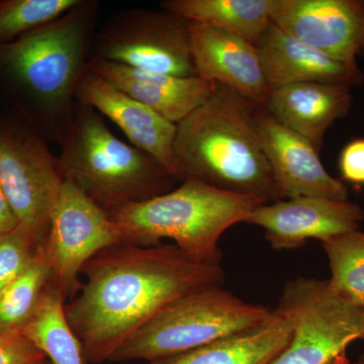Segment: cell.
<instances>
[{"mask_svg":"<svg viewBox=\"0 0 364 364\" xmlns=\"http://www.w3.org/2000/svg\"><path fill=\"white\" fill-rule=\"evenodd\" d=\"M291 321L275 309L269 322L150 364H272L291 338Z\"/></svg>","mask_w":364,"mask_h":364,"instance_id":"d6986e66","label":"cell"},{"mask_svg":"<svg viewBox=\"0 0 364 364\" xmlns=\"http://www.w3.org/2000/svg\"><path fill=\"white\" fill-rule=\"evenodd\" d=\"M351 88L306 82L270 91L265 109L277 122L310 140L318 151L328 130L350 112Z\"/></svg>","mask_w":364,"mask_h":364,"instance_id":"ac0fdd59","label":"cell"},{"mask_svg":"<svg viewBox=\"0 0 364 364\" xmlns=\"http://www.w3.org/2000/svg\"><path fill=\"white\" fill-rule=\"evenodd\" d=\"M331 269L330 287L338 298L364 306V232L355 230L322 243Z\"/></svg>","mask_w":364,"mask_h":364,"instance_id":"603a6c76","label":"cell"},{"mask_svg":"<svg viewBox=\"0 0 364 364\" xmlns=\"http://www.w3.org/2000/svg\"><path fill=\"white\" fill-rule=\"evenodd\" d=\"M65 298L58 287L50 282L21 334L52 364H83L82 346L67 318Z\"/></svg>","mask_w":364,"mask_h":364,"instance_id":"44dd1931","label":"cell"},{"mask_svg":"<svg viewBox=\"0 0 364 364\" xmlns=\"http://www.w3.org/2000/svg\"><path fill=\"white\" fill-rule=\"evenodd\" d=\"M87 68L176 124L202 105L217 85L198 76L177 77L100 59L88 60Z\"/></svg>","mask_w":364,"mask_h":364,"instance_id":"e0dca14e","label":"cell"},{"mask_svg":"<svg viewBox=\"0 0 364 364\" xmlns=\"http://www.w3.org/2000/svg\"><path fill=\"white\" fill-rule=\"evenodd\" d=\"M274 310L223 289H196L172 301L122 345L111 361L154 363L267 324Z\"/></svg>","mask_w":364,"mask_h":364,"instance_id":"8992f818","label":"cell"},{"mask_svg":"<svg viewBox=\"0 0 364 364\" xmlns=\"http://www.w3.org/2000/svg\"><path fill=\"white\" fill-rule=\"evenodd\" d=\"M252 119L258 140L284 198L322 196L349 200L344 182L334 178L318 157L317 147L277 122L263 107H253Z\"/></svg>","mask_w":364,"mask_h":364,"instance_id":"7c38bea8","label":"cell"},{"mask_svg":"<svg viewBox=\"0 0 364 364\" xmlns=\"http://www.w3.org/2000/svg\"><path fill=\"white\" fill-rule=\"evenodd\" d=\"M363 339H364V334H363Z\"/></svg>","mask_w":364,"mask_h":364,"instance_id":"4dcf8cb0","label":"cell"},{"mask_svg":"<svg viewBox=\"0 0 364 364\" xmlns=\"http://www.w3.org/2000/svg\"><path fill=\"white\" fill-rule=\"evenodd\" d=\"M264 203L253 196L186 179L176 189L127 203L109 215L119 228L123 244L153 246L161 239H171L189 257L220 264L222 235L230 227L246 222Z\"/></svg>","mask_w":364,"mask_h":364,"instance_id":"277c9868","label":"cell"},{"mask_svg":"<svg viewBox=\"0 0 364 364\" xmlns=\"http://www.w3.org/2000/svg\"><path fill=\"white\" fill-rule=\"evenodd\" d=\"M360 56H363L364 57V44L363 46V48H361V51H360Z\"/></svg>","mask_w":364,"mask_h":364,"instance_id":"f546056e","label":"cell"},{"mask_svg":"<svg viewBox=\"0 0 364 364\" xmlns=\"http://www.w3.org/2000/svg\"><path fill=\"white\" fill-rule=\"evenodd\" d=\"M364 210L349 200L322 196H298L264 203L255 208L245 223L261 227L275 250H291L310 239L322 243L360 227Z\"/></svg>","mask_w":364,"mask_h":364,"instance_id":"4fadbf2b","label":"cell"},{"mask_svg":"<svg viewBox=\"0 0 364 364\" xmlns=\"http://www.w3.org/2000/svg\"><path fill=\"white\" fill-rule=\"evenodd\" d=\"M90 59L177 77L198 76L189 21L164 9H132L112 16L95 33Z\"/></svg>","mask_w":364,"mask_h":364,"instance_id":"9c48e42d","label":"cell"},{"mask_svg":"<svg viewBox=\"0 0 364 364\" xmlns=\"http://www.w3.org/2000/svg\"><path fill=\"white\" fill-rule=\"evenodd\" d=\"M189 38L198 77L226 86L253 107H265L270 90L255 45L196 23H189Z\"/></svg>","mask_w":364,"mask_h":364,"instance_id":"9a60e30c","label":"cell"},{"mask_svg":"<svg viewBox=\"0 0 364 364\" xmlns=\"http://www.w3.org/2000/svg\"><path fill=\"white\" fill-rule=\"evenodd\" d=\"M100 4L80 0L57 20L0 44V100L46 141L70 119L87 66Z\"/></svg>","mask_w":364,"mask_h":364,"instance_id":"7a4b0ae2","label":"cell"},{"mask_svg":"<svg viewBox=\"0 0 364 364\" xmlns=\"http://www.w3.org/2000/svg\"><path fill=\"white\" fill-rule=\"evenodd\" d=\"M270 16L301 42L358 64L364 44V0H270Z\"/></svg>","mask_w":364,"mask_h":364,"instance_id":"8fae6325","label":"cell"},{"mask_svg":"<svg viewBox=\"0 0 364 364\" xmlns=\"http://www.w3.org/2000/svg\"><path fill=\"white\" fill-rule=\"evenodd\" d=\"M47 141L9 107H0V188L20 226L44 245L63 183Z\"/></svg>","mask_w":364,"mask_h":364,"instance_id":"52a82bcc","label":"cell"},{"mask_svg":"<svg viewBox=\"0 0 364 364\" xmlns=\"http://www.w3.org/2000/svg\"><path fill=\"white\" fill-rule=\"evenodd\" d=\"M337 364H364V355L360 356V358H359L358 360L354 361L353 363H349V361H347V359L345 358L344 360L340 361V363Z\"/></svg>","mask_w":364,"mask_h":364,"instance_id":"f1b7e54d","label":"cell"},{"mask_svg":"<svg viewBox=\"0 0 364 364\" xmlns=\"http://www.w3.org/2000/svg\"><path fill=\"white\" fill-rule=\"evenodd\" d=\"M162 9L257 44L272 23L270 0H165Z\"/></svg>","mask_w":364,"mask_h":364,"instance_id":"ffe728a7","label":"cell"},{"mask_svg":"<svg viewBox=\"0 0 364 364\" xmlns=\"http://www.w3.org/2000/svg\"><path fill=\"white\" fill-rule=\"evenodd\" d=\"M46 358L23 335L0 332V364H43Z\"/></svg>","mask_w":364,"mask_h":364,"instance_id":"484cf974","label":"cell"},{"mask_svg":"<svg viewBox=\"0 0 364 364\" xmlns=\"http://www.w3.org/2000/svg\"><path fill=\"white\" fill-rule=\"evenodd\" d=\"M339 171L342 181L364 188V138L351 140L339 155Z\"/></svg>","mask_w":364,"mask_h":364,"instance_id":"4316f807","label":"cell"},{"mask_svg":"<svg viewBox=\"0 0 364 364\" xmlns=\"http://www.w3.org/2000/svg\"><path fill=\"white\" fill-rule=\"evenodd\" d=\"M58 144L64 178L107 213L163 195L177 181L155 158L117 138L100 112L77 102Z\"/></svg>","mask_w":364,"mask_h":364,"instance_id":"5b68a950","label":"cell"},{"mask_svg":"<svg viewBox=\"0 0 364 364\" xmlns=\"http://www.w3.org/2000/svg\"><path fill=\"white\" fill-rule=\"evenodd\" d=\"M43 364H44V363H43Z\"/></svg>","mask_w":364,"mask_h":364,"instance_id":"1f68e13d","label":"cell"},{"mask_svg":"<svg viewBox=\"0 0 364 364\" xmlns=\"http://www.w3.org/2000/svg\"><path fill=\"white\" fill-rule=\"evenodd\" d=\"M51 277L44 245H41L26 272L0 291V332L21 334Z\"/></svg>","mask_w":364,"mask_h":364,"instance_id":"7402d4cb","label":"cell"},{"mask_svg":"<svg viewBox=\"0 0 364 364\" xmlns=\"http://www.w3.org/2000/svg\"><path fill=\"white\" fill-rule=\"evenodd\" d=\"M39 246L21 226L0 238V291L26 272Z\"/></svg>","mask_w":364,"mask_h":364,"instance_id":"d4e9b609","label":"cell"},{"mask_svg":"<svg viewBox=\"0 0 364 364\" xmlns=\"http://www.w3.org/2000/svg\"><path fill=\"white\" fill-rule=\"evenodd\" d=\"M80 0H0V44L51 23Z\"/></svg>","mask_w":364,"mask_h":364,"instance_id":"cb8c5ba5","label":"cell"},{"mask_svg":"<svg viewBox=\"0 0 364 364\" xmlns=\"http://www.w3.org/2000/svg\"><path fill=\"white\" fill-rule=\"evenodd\" d=\"M75 100L109 117L126 134L132 145L155 158L178 179L174 154L177 124L119 90L87 66L76 87Z\"/></svg>","mask_w":364,"mask_h":364,"instance_id":"5bb4252c","label":"cell"},{"mask_svg":"<svg viewBox=\"0 0 364 364\" xmlns=\"http://www.w3.org/2000/svg\"><path fill=\"white\" fill-rule=\"evenodd\" d=\"M119 244H123L122 235L109 213L64 178L44 244L53 284L64 296H74L86 263Z\"/></svg>","mask_w":364,"mask_h":364,"instance_id":"30bf717a","label":"cell"},{"mask_svg":"<svg viewBox=\"0 0 364 364\" xmlns=\"http://www.w3.org/2000/svg\"><path fill=\"white\" fill-rule=\"evenodd\" d=\"M20 227V221L0 188V238Z\"/></svg>","mask_w":364,"mask_h":364,"instance_id":"83f0119b","label":"cell"},{"mask_svg":"<svg viewBox=\"0 0 364 364\" xmlns=\"http://www.w3.org/2000/svg\"><path fill=\"white\" fill-rule=\"evenodd\" d=\"M82 272V291L65 312L85 360L92 363L109 360L172 301L225 280L221 265L193 259L176 244L112 246L88 261Z\"/></svg>","mask_w":364,"mask_h":364,"instance_id":"6da1fadb","label":"cell"},{"mask_svg":"<svg viewBox=\"0 0 364 364\" xmlns=\"http://www.w3.org/2000/svg\"><path fill=\"white\" fill-rule=\"evenodd\" d=\"M277 309L291 321V338L272 364H337L364 334V306L338 298L328 279L298 277L284 284Z\"/></svg>","mask_w":364,"mask_h":364,"instance_id":"ba28073f","label":"cell"},{"mask_svg":"<svg viewBox=\"0 0 364 364\" xmlns=\"http://www.w3.org/2000/svg\"><path fill=\"white\" fill-rule=\"evenodd\" d=\"M270 91L296 83H331L354 87L364 83L358 64L333 58L273 23L256 44Z\"/></svg>","mask_w":364,"mask_h":364,"instance_id":"2e32d148","label":"cell"},{"mask_svg":"<svg viewBox=\"0 0 364 364\" xmlns=\"http://www.w3.org/2000/svg\"><path fill=\"white\" fill-rule=\"evenodd\" d=\"M178 179L269 203L284 200L254 128L252 105L217 85L210 97L177 124Z\"/></svg>","mask_w":364,"mask_h":364,"instance_id":"3957f363","label":"cell"}]
</instances>
